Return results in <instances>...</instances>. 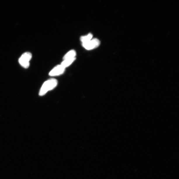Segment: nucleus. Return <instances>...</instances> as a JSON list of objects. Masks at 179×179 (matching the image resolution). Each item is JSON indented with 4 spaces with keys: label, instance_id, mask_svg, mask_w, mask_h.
<instances>
[{
    "label": "nucleus",
    "instance_id": "nucleus-5",
    "mask_svg": "<svg viewBox=\"0 0 179 179\" xmlns=\"http://www.w3.org/2000/svg\"><path fill=\"white\" fill-rule=\"evenodd\" d=\"M77 54L75 51L74 50H71L66 54L63 58V60L75 58Z\"/></svg>",
    "mask_w": 179,
    "mask_h": 179
},
{
    "label": "nucleus",
    "instance_id": "nucleus-2",
    "mask_svg": "<svg viewBox=\"0 0 179 179\" xmlns=\"http://www.w3.org/2000/svg\"><path fill=\"white\" fill-rule=\"evenodd\" d=\"M32 58V54L27 52L23 54L19 58V62L23 67L28 68L30 66V61Z\"/></svg>",
    "mask_w": 179,
    "mask_h": 179
},
{
    "label": "nucleus",
    "instance_id": "nucleus-6",
    "mask_svg": "<svg viewBox=\"0 0 179 179\" xmlns=\"http://www.w3.org/2000/svg\"><path fill=\"white\" fill-rule=\"evenodd\" d=\"M75 59L76 58H74L64 60L62 63H61V65H62L63 67L65 68L72 64L74 62Z\"/></svg>",
    "mask_w": 179,
    "mask_h": 179
},
{
    "label": "nucleus",
    "instance_id": "nucleus-7",
    "mask_svg": "<svg viewBox=\"0 0 179 179\" xmlns=\"http://www.w3.org/2000/svg\"><path fill=\"white\" fill-rule=\"evenodd\" d=\"M93 35L91 33H89L87 35L81 37L80 40L82 44L87 43L93 39Z\"/></svg>",
    "mask_w": 179,
    "mask_h": 179
},
{
    "label": "nucleus",
    "instance_id": "nucleus-4",
    "mask_svg": "<svg viewBox=\"0 0 179 179\" xmlns=\"http://www.w3.org/2000/svg\"><path fill=\"white\" fill-rule=\"evenodd\" d=\"M65 68L62 65H60L56 66L51 70L49 73L51 76H56L62 74L65 72Z\"/></svg>",
    "mask_w": 179,
    "mask_h": 179
},
{
    "label": "nucleus",
    "instance_id": "nucleus-1",
    "mask_svg": "<svg viewBox=\"0 0 179 179\" xmlns=\"http://www.w3.org/2000/svg\"><path fill=\"white\" fill-rule=\"evenodd\" d=\"M57 81L55 79H51L46 81L41 88L39 95L42 96L45 95L49 91L52 90L56 86Z\"/></svg>",
    "mask_w": 179,
    "mask_h": 179
},
{
    "label": "nucleus",
    "instance_id": "nucleus-3",
    "mask_svg": "<svg viewBox=\"0 0 179 179\" xmlns=\"http://www.w3.org/2000/svg\"><path fill=\"white\" fill-rule=\"evenodd\" d=\"M100 41L97 38L92 39L88 42L82 43L83 47L86 49L90 50L97 48L100 46Z\"/></svg>",
    "mask_w": 179,
    "mask_h": 179
}]
</instances>
